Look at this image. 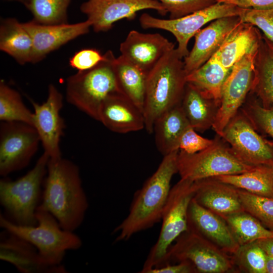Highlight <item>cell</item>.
<instances>
[{"label": "cell", "mask_w": 273, "mask_h": 273, "mask_svg": "<svg viewBox=\"0 0 273 273\" xmlns=\"http://www.w3.org/2000/svg\"><path fill=\"white\" fill-rule=\"evenodd\" d=\"M175 48L168 52L148 73L143 115L145 128L153 132L156 119L181 104L187 82L184 63Z\"/></svg>", "instance_id": "3"}, {"label": "cell", "mask_w": 273, "mask_h": 273, "mask_svg": "<svg viewBox=\"0 0 273 273\" xmlns=\"http://www.w3.org/2000/svg\"><path fill=\"white\" fill-rule=\"evenodd\" d=\"M244 162L253 166H273V142L260 135L240 109L221 136Z\"/></svg>", "instance_id": "11"}, {"label": "cell", "mask_w": 273, "mask_h": 273, "mask_svg": "<svg viewBox=\"0 0 273 273\" xmlns=\"http://www.w3.org/2000/svg\"><path fill=\"white\" fill-rule=\"evenodd\" d=\"M174 243L168 250L164 265L187 261L197 272L225 273L234 270L232 256L190 229Z\"/></svg>", "instance_id": "10"}, {"label": "cell", "mask_w": 273, "mask_h": 273, "mask_svg": "<svg viewBox=\"0 0 273 273\" xmlns=\"http://www.w3.org/2000/svg\"><path fill=\"white\" fill-rule=\"evenodd\" d=\"M243 9L234 5L216 2L203 9L176 19H160L145 13L141 16L139 21L144 29H159L172 33L178 43L177 51L183 59L189 53L188 45L190 40L202 27L220 18L239 16Z\"/></svg>", "instance_id": "9"}, {"label": "cell", "mask_w": 273, "mask_h": 273, "mask_svg": "<svg viewBox=\"0 0 273 273\" xmlns=\"http://www.w3.org/2000/svg\"><path fill=\"white\" fill-rule=\"evenodd\" d=\"M174 44L158 33L132 30L120 45L121 56L148 73Z\"/></svg>", "instance_id": "18"}, {"label": "cell", "mask_w": 273, "mask_h": 273, "mask_svg": "<svg viewBox=\"0 0 273 273\" xmlns=\"http://www.w3.org/2000/svg\"><path fill=\"white\" fill-rule=\"evenodd\" d=\"M33 49L32 40L22 23L14 18L1 20L0 50L24 65L30 63Z\"/></svg>", "instance_id": "27"}, {"label": "cell", "mask_w": 273, "mask_h": 273, "mask_svg": "<svg viewBox=\"0 0 273 273\" xmlns=\"http://www.w3.org/2000/svg\"><path fill=\"white\" fill-rule=\"evenodd\" d=\"M222 218L240 246L273 237V231L266 228L258 219L245 211Z\"/></svg>", "instance_id": "31"}, {"label": "cell", "mask_w": 273, "mask_h": 273, "mask_svg": "<svg viewBox=\"0 0 273 273\" xmlns=\"http://www.w3.org/2000/svg\"><path fill=\"white\" fill-rule=\"evenodd\" d=\"M80 9L97 32L109 30L120 20L133 19L140 11L154 10L162 16L167 13L158 0H87Z\"/></svg>", "instance_id": "14"}, {"label": "cell", "mask_w": 273, "mask_h": 273, "mask_svg": "<svg viewBox=\"0 0 273 273\" xmlns=\"http://www.w3.org/2000/svg\"><path fill=\"white\" fill-rule=\"evenodd\" d=\"M241 109L256 129L269 136L273 142V105L264 108L258 99L252 98Z\"/></svg>", "instance_id": "36"}, {"label": "cell", "mask_w": 273, "mask_h": 273, "mask_svg": "<svg viewBox=\"0 0 273 273\" xmlns=\"http://www.w3.org/2000/svg\"><path fill=\"white\" fill-rule=\"evenodd\" d=\"M195 191L194 181L181 178L171 188L162 215L159 235L140 272L147 273L165 264L169 248L188 229V208Z\"/></svg>", "instance_id": "7"}, {"label": "cell", "mask_w": 273, "mask_h": 273, "mask_svg": "<svg viewBox=\"0 0 273 273\" xmlns=\"http://www.w3.org/2000/svg\"><path fill=\"white\" fill-rule=\"evenodd\" d=\"M234 265L249 273H266V254L256 242L240 245L232 254Z\"/></svg>", "instance_id": "35"}, {"label": "cell", "mask_w": 273, "mask_h": 273, "mask_svg": "<svg viewBox=\"0 0 273 273\" xmlns=\"http://www.w3.org/2000/svg\"><path fill=\"white\" fill-rule=\"evenodd\" d=\"M242 23L239 16L220 18L211 21L195 35V43L184 58L187 74L192 72L209 60Z\"/></svg>", "instance_id": "16"}, {"label": "cell", "mask_w": 273, "mask_h": 273, "mask_svg": "<svg viewBox=\"0 0 273 273\" xmlns=\"http://www.w3.org/2000/svg\"><path fill=\"white\" fill-rule=\"evenodd\" d=\"M230 71L213 56L201 67L188 74L187 82L220 106L222 87Z\"/></svg>", "instance_id": "29"}, {"label": "cell", "mask_w": 273, "mask_h": 273, "mask_svg": "<svg viewBox=\"0 0 273 273\" xmlns=\"http://www.w3.org/2000/svg\"><path fill=\"white\" fill-rule=\"evenodd\" d=\"M239 17L242 22L257 27L263 32L266 38L273 41V8L265 9L244 8Z\"/></svg>", "instance_id": "37"}, {"label": "cell", "mask_w": 273, "mask_h": 273, "mask_svg": "<svg viewBox=\"0 0 273 273\" xmlns=\"http://www.w3.org/2000/svg\"><path fill=\"white\" fill-rule=\"evenodd\" d=\"M188 229L232 255L240 245L228 223L220 215L199 204L193 198L188 211Z\"/></svg>", "instance_id": "19"}, {"label": "cell", "mask_w": 273, "mask_h": 273, "mask_svg": "<svg viewBox=\"0 0 273 273\" xmlns=\"http://www.w3.org/2000/svg\"><path fill=\"white\" fill-rule=\"evenodd\" d=\"M0 120L32 126L33 122V113L25 105L19 93L3 80L0 81Z\"/></svg>", "instance_id": "32"}, {"label": "cell", "mask_w": 273, "mask_h": 273, "mask_svg": "<svg viewBox=\"0 0 273 273\" xmlns=\"http://www.w3.org/2000/svg\"><path fill=\"white\" fill-rule=\"evenodd\" d=\"M40 140L35 128L19 122H3L0 126V175L5 176L26 167Z\"/></svg>", "instance_id": "12"}, {"label": "cell", "mask_w": 273, "mask_h": 273, "mask_svg": "<svg viewBox=\"0 0 273 273\" xmlns=\"http://www.w3.org/2000/svg\"><path fill=\"white\" fill-rule=\"evenodd\" d=\"M257 51L246 54L237 62L231 69L223 84L220 105L212 126L219 136L240 109L250 91Z\"/></svg>", "instance_id": "13"}, {"label": "cell", "mask_w": 273, "mask_h": 273, "mask_svg": "<svg viewBox=\"0 0 273 273\" xmlns=\"http://www.w3.org/2000/svg\"><path fill=\"white\" fill-rule=\"evenodd\" d=\"M5 231V230H4ZM0 243L1 260L13 264L22 272H65V268H56L46 264L36 248L27 241L5 231Z\"/></svg>", "instance_id": "22"}, {"label": "cell", "mask_w": 273, "mask_h": 273, "mask_svg": "<svg viewBox=\"0 0 273 273\" xmlns=\"http://www.w3.org/2000/svg\"><path fill=\"white\" fill-rule=\"evenodd\" d=\"M113 67L120 92L143 112L148 74L121 55L115 58Z\"/></svg>", "instance_id": "28"}, {"label": "cell", "mask_w": 273, "mask_h": 273, "mask_svg": "<svg viewBox=\"0 0 273 273\" xmlns=\"http://www.w3.org/2000/svg\"><path fill=\"white\" fill-rule=\"evenodd\" d=\"M266 273H273V257L266 255Z\"/></svg>", "instance_id": "44"}, {"label": "cell", "mask_w": 273, "mask_h": 273, "mask_svg": "<svg viewBox=\"0 0 273 273\" xmlns=\"http://www.w3.org/2000/svg\"><path fill=\"white\" fill-rule=\"evenodd\" d=\"M39 206L51 213L63 229L74 232L82 223L88 207L79 169L73 162L50 158Z\"/></svg>", "instance_id": "1"}, {"label": "cell", "mask_w": 273, "mask_h": 273, "mask_svg": "<svg viewBox=\"0 0 273 273\" xmlns=\"http://www.w3.org/2000/svg\"><path fill=\"white\" fill-rule=\"evenodd\" d=\"M34 109L33 126L36 129L44 149L50 158L62 157L60 147L61 138L65 128L60 111L63 97L53 84L48 87L47 100L42 104L31 101Z\"/></svg>", "instance_id": "15"}, {"label": "cell", "mask_w": 273, "mask_h": 273, "mask_svg": "<svg viewBox=\"0 0 273 273\" xmlns=\"http://www.w3.org/2000/svg\"><path fill=\"white\" fill-rule=\"evenodd\" d=\"M170 14V19L179 18L208 7L216 0H158Z\"/></svg>", "instance_id": "38"}, {"label": "cell", "mask_w": 273, "mask_h": 273, "mask_svg": "<svg viewBox=\"0 0 273 273\" xmlns=\"http://www.w3.org/2000/svg\"><path fill=\"white\" fill-rule=\"evenodd\" d=\"M255 166L241 160L230 147L217 138L212 145L195 154H189L179 150L177 157L180 178L192 181L242 173Z\"/></svg>", "instance_id": "8"}, {"label": "cell", "mask_w": 273, "mask_h": 273, "mask_svg": "<svg viewBox=\"0 0 273 273\" xmlns=\"http://www.w3.org/2000/svg\"><path fill=\"white\" fill-rule=\"evenodd\" d=\"M194 182L193 198L203 207L222 217L244 211L238 189L213 177Z\"/></svg>", "instance_id": "21"}, {"label": "cell", "mask_w": 273, "mask_h": 273, "mask_svg": "<svg viewBox=\"0 0 273 273\" xmlns=\"http://www.w3.org/2000/svg\"><path fill=\"white\" fill-rule=\"evenodd\" d=\"M36 225L24 226L14 223L1 214L0 226L34 246L49 266L64 268L61 263L66 252L80 248V238L74 232L62 228L57 219L40 206L36 209Z\"/></svg>", "instance_id": "4"}, {"label": "cell", "mask_w": 273, "mask_h": 273, "mask_svg": "<svg viewBox=\"0 0 273 273\" xmlns=\"http://www.w3.org/2000/svg\"><path fill=\"white\" fill-rule=\"evenodd\" d=\"M197 272L194 266L187 261L178 262L177 263H167L161 267L153 268L147 273H195Z\"/></svg>", "instance_id": "41"}, {"label": "cell", "mask_w": 273, "mask_h": 273, "mask_svg": "<svg viewBox=\"0 0 273 273\" xmlns=\"http://www.w3.org/2000/svg\"><path fill=\"white\" fill-rule=\"evenodd\" d=\"M255 242L266 255L273 257V237L261 239Z\"/></svg>", "instance_id": "43"}, {"label": "cell", "mask_w": 273, "mask_h": 273, "mask_svg": "<svg viewBox=\"0 0 273 273\" xmlns=\"http://www.w3.org/2000/svg\"><path fill=\"white\" fill-rule=\"evenodd\" d=\"M8 1H15L21 3L22 4H23L27 9L29 4L30 0H8Z\"/></svg>", "instance_id": "45"}, {"label": "cell", "mask_w": 273, "mask_h": 273, "mask_svg": "<svg viewBox=\"0 0 273 273\" xmlns=\"http://www.w3.org/2000/svg\"><path fill=\"white\" fill-rule=\"evenodd\" d=\"M215 140L204 138L191 126L183 133L179 143V150L189 154H193L204 150L214 143Z\"/></svg>", "instance_id": "39"}, {"label": "cell", "mask_w": 273, "mask_h": 273, "mask_svg": "<svg viewBox=\"0 0 273 273\" xmlns=\"http://www.w3.org/2000/svg\"><path fill=\"white\" fill-rule=\"evenodd\" d=\"M181 106L190 125L195 130L201 132L212 127L219 107L214 101L188 83Z\"/></svg>", "instance_id": "26"}, {"label": "cell", "mask_w": 273, "mask_h": 273, "mask_svg": "<svg viewBox=\"0 0 273 273\" xmlns=\"http://www.w3.org/2000/svg\"><path fill=\"white\" fill-rule=\"evenodd\" d=\"M242 8L265 9L273 8V0H216Z\"/></svg>", "instance_id": "42"}, {"label": "cell", "mask_w": 273, "mask_h": 273, "mask_svg": "<svg viewBox=\"0 0 273 273\" xmlns=\"http://www.w3.org/2000/svg\"><path fill=\"white\" fill-rule=\"evenodd\" d=\"M49 156L44 152L35 166L15 180H0V203L10 220L18 225L34 226L36 211L42 196L41 186L47 172Z\"/></svg>", "instance_id": "6"}, {"label": "cell", "mask_w": 273, "mask_h": 273, "mask_svg": "<svg viewBox=\"0 0 273 273\" xmlns=\"http://www.w3.org/2000/svg\"><path fill=\"white\" fill-rule=\"evenodd\" d=\"M71 0H30L27 9L33 21L42 24L67 23V10Z\"/></svg>", "instance_id": "33"}, {"label": "cell", "mask_w": 273, "mask_h": 273, "mask_svg": "<svg viewBox=\"0 0 273 273\" xmlns=\"http://www.w3.org/2000/svg\"><path fill=\"white\" fill-rule=\"evenodd\" d=\"M238 193L244 211L273 231V198L253 194L239 189Z\"/></svg>", "instance_id": "34"}, {"label": "cell", "mask_w": 273, "mask_h": 273, "mask_svg": "<svg viewBox=\"0 0 273 273\" xmlns=\"http://www.w3.org/2000/svg\"><path fill=\"white\" fill-rule=\"evenodd\" d=\"M104 56V59L96 67L78 71L66 80L67 102L98 121L106 98L114 93H121L113 67L115 57L110 50Z\"/></svg>", "instance_id": "5"}, {"label": "cell", "mask_w": 273, "mask_h": 273, "mask_svg": "<svg viewBox=\"0 0 273 273\" xmlns=\"http://www.w3.org/2000/svg\"><path fill=\"white\" fill-rule=\"evenodd\" d=\"M22 24L32 40L31 63L40 62L51 52L87 33L92 27L87 20L73 24H42L31 20Z\"/></svg>", "instance_id": "17"}, {"label": "cell", "mask_w": 273, "mask_h": 273, "mask_svg": "<svg viewBox=\"0 0 273 273\" xmlns=\"http://www.w3.org/2000/svg\"><path fill=\"white\" fill-rule=\"evenodd\" d=\"M105 58L104 54L95 49H84L76 52L69 59L70 66L78 71L89 70L97 66Z\"/></svg>", "instance_id": "40"}, {"label": "cell", "mask_w": 273, "mask_h": 273, "mask_svg": "<svg viewBox=\"0 0 273 273\" xmlns=\"http://www.w3.org/2000/svg\"><path fill=\"white\" fill-rule=\"evenodd\" d=\"M190 126L181 104L161 115L155 122L153 128L158 151L164 156L179 150L180 138Z\"/></svg>", "instance_id": "24"}, {"label": "cell", "mask_w": 273, "mask_h": 273, "mask_svg": "<svg viewBox=\"0 0 273 273\" xmlns=\"http://www.w3.org/2000/svg\"><path fill=\"white\" fill-rule=\"evenodd\" d=\"M178 152L174 151L163 156L157 170L135 193L127 216L114 231L118 233L116 241L128 240L161 220L171 189V180L178 172Z\"/></svg>", "instance_id": "2"}, {"label": "cell", "mask_w": 273, "mask_h": 273, "mask_svg": "<svg viewBox=\"0 0 273 273\" xmlns=\"http://www.w3.org/2000/svg\"><path fill=\"white\" fill-rule=\"evenodd\" d=\"M262 37L255 26L242 22L213 56L231 70L245 55L258 50Z\"/></svg>", "instance_id": "23"}, {"label": "cell", "mask_w": 273, "mask_h": 273, "mask_svg": "<svg viewBox=\"0 0 273 273\" xmlns=\"http://www.w3.org/2000/svg\"><path fill=\"white\" fill-rule=\"evenodd\" d=\"M250 91L263 107L273 105V41L264 35L254 60Z\"/></svg>", "instance_id": "25"}, {"label": "cell", "mask_w": 273, "mask_h": 273, "mask_svg": "<svg viewBox=\"0 0 273 273\" xmlns=\"http://www.w3.org/2000/svg\"><path fill=\"white\" fill-rule=\"evenodd\" d=\"M213 178L253 194L273 198V166L257 165L242 173Z\"/></svg>", "instance_id": "30"}, {"label": "cell", "mask_w": 273, "mask_h": 273, "mask_svg": "<svg viewBox=\"0 0 273 273\" xmlns=\"http://www.w3.org/2000/svg\"><path fill=\"white\" fill-rule=\"evenodd\" d=\"M99 121L111 131L120 133L145 128L143 112L120 92L111 94L105 100L100 109Z\"/></svg>", "instance_id": "20"}]
</instances>
